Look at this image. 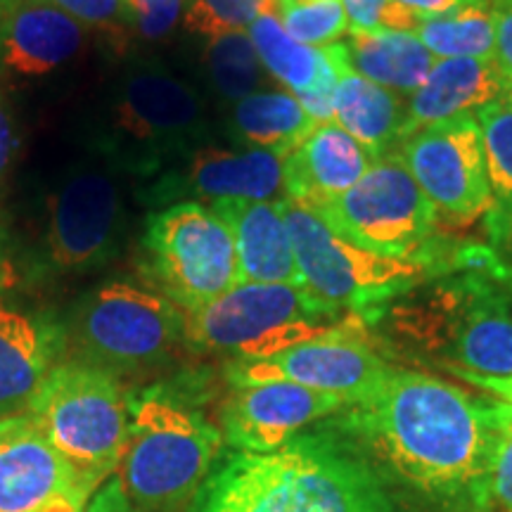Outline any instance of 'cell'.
I'll use <instances>...</instances> for the list:
<instances>
[{"mask_svg":"<svg viewBox=\"0 0 512 512\" xmlns=\"http://www.w3.org/2000/svg\"><path fill=\"white\" fill-rule=\"evenodd\" d=\"M344 411V427L434 503L460 512L494 503L491 477L512 420L508 403L392 366L366 399Z\"/></svg>","mask_w":512,"mask_h":512,"instance_id":"obj_1","label":"cell"},{"mask_svg":"<svg viewBox=\"0 0 512 512\" xmlns=\"http://www.w3.org/2000/svg\"><path fill=\"white\" fill-rule=\"evenodd\" d=\"M188 512H411L356 444L299 434L271 453L216 460Z\"/></svg>","mask_w":512,"mask_h":512,"instance_id":"obj_2","label":"cell"},{"mask_svg":"<svg viewBox=\"0 0 512 512\" xmlns=\"http://www.w3.org/2000/svg\"><path fill=\"white\" fill-rule=\"evenodd\" d=\"M223 434L176 394L152 387L131 396L128 444L117 477L143 512L190 503L219 460Z\"/></svg>","mask_w":512,"mask_h":512,"instance_id":"obj_3","label":"cell"},{"mask_svg":"<svg viewBox=\"0 0 512 512\" xmlns=\"http://www.w3.org/2000/svg\"><path fill=\"white\" fill-rule=\"evenodd\" d=\"M368 318L318 304L302 285L240 283L204 309L188 313L185 339L235 361L268 358L304 342L366 337Z\"/></svg>","mask_w":512,"mask_h":512,"instance_id":"obj_4","label":"cell"},{"mask_svg":"<svg viewBox=\"0 0 512 512\" xmlns=\"http://www.w3.org/2000/svg\"><path fill=\"white\" fill-rule=\"evenodd\" d=\"M396 332L465 380L512 377V302L477 275L446 280L394 311Z\"/></svg>","mask_w":512,"mask_h":512,"instance_id":"obj_5","label":"cell"},{"mask_svg":"<svg viewBox=\"0 0 512 512\" xmlns=\"http://www.w3.org/2000/svg\"><path fill=\"white\" fill-rule=\"evenodd\" d=\"M27 415L72 467L88 496L121 465L131 396L105 370L76 361L60 363L41 384Z\"/></svg>","mask_w":512,"mask_h":512,"instance_id":"obj_6","label":"cell"},{"mask_svg":"<svg viewBox=\"0 0 512 512\" xmlns=\"http://www.w3.org/2000/svg\"><path fill=\"white\" fill-rule=\"evenodd\" d=\"M299 285L335 311L375 316V309L418 287L432 271L427 256H389L356 245L304 204L283 200Z\"/></svg>","mask_w":512,"mask_h":512,"instance_id":"obj_7","label":"cell"},{"mask_svg":"<svg viewBox=\"0 0 512 512\" xmlns=\"http://www.w3.org/2000/svg\"><path fill=\"white\" fill-rule=\"evenodd\" d=\"M183 337L185 318L178 306L131 283H107L86 294L67 330L74 361L114 377L159 366Z\"/></svg>","mask_w":512,"mask_h":512,"instance_id":"obj_8","label":"cell"},{"mask_svg":"<svg viewBox=\"0 0 512 512\" xmlns=\"http://www.w3.org/2000/svg\"><path fill=\"white\" fill-rule=\"evenodd\" d=\"M143 271L185 313L204 309L240 285L233 233L200 202L169 204L147 219Z\"/></svg>","mask_w":512,"mask_h":512,"instance_id":"obj_9","label":"cell"},{"mask_svg":"<svg viewBox=\"0 0 512 512\" xmlns=\"http://www.w3.org/2000/svg\"><path fill=\"white\" fill-rule=\"evenodd\" d=\"M207 131L202 98L190 83L157 62H136L121 76L112 107V152L117 166L155 174Z\"/></svg>","mask_w":512,"mask_h":512,"instance_id":"obj_10","label":"cell"},{"mask_svg":"<svg viewBox=\"0 0 512 512\" xmlns=\"http://www.w3.org/2000/svg\"><path fill=\"white\" fill-rule=\"evenodd\" d=\"M316 214L356 245L389 256H420L437 226V209L394 155L373 162L354 188Z\"/></svg>","mask_w":512,"mask_h":512,"instance_id":"obj_11","label":"cell"},{"mask_svg":"<svg viewBox=\"0 0 512 512\" xmlns=\"http://www.w3.org/2000/svg\"><path fill=\"white\" fill-rule=\"evenodd\" d=\"M117 162L74 166L50 204L48 261L60 271H88L117 252L126 221V202Z\"/></svg>","mask_w":512,"mask_h":512,"instance_id":"obj_12","label":"cell"},{"mask_svg":"<svg viewBox=\"0 0 512 512\" xmlns=\"http://www.w3.org/2000/svg\"><path fill=\"white\" fill-rule=\"evenodd\" d=\"M401 162L437 209V216L475 221L489 214L482 128L475 114L439 121L401 143Z\"/></svg>","mask_w":512,"mask_h":512,"instance_id":"obj_13","label":"cell"},{"mask_svg":"<svg viewBox=\"0 0 512 512\" xmlns=\"http://www.w3.org/2000/svg\"><path fill=\"white\" fill-rule=\"evenodd\" d=\"M389 363L363 335H339L304 342L280 354L254 361H233L228 380L235 387L261 382H292L330 394L347 406L363 401L389 373Z\"/></svg>","mask_w":512,"mask_h":512,"instance_id":"obj_14","label":"cell"},{"mask_svg":"<svg viewBox=\"0 0 512 512\" xmlns=\"http://www.w3.org/2000/svg\"><path fill=\"white\" fill-rule=\"evenodd\" d=\"M285 197V157L245 147H197L181 166L150 185L145 200L169 207V202H280Z\"/></svg>","mask_w":512,"mask_h":512,"instance_id":"obj_15","label":"cell"},{"mask_svg":"<svg viewBox=\"0 0 512 512\" xmlns=\"http://www.w3.org/2000/svg\"><path fill=\"white\" fill-rule=\"evenodd\" d=\"M337 396L313 392L292 382H261L235 387L221 413L223 441L242 453H271L290 444L313 422L344 411Z\"/></svg>","mask_w":512,"mask_h":512,"instance_id":"obj_16","label":"cell"},{"mask_svg":"<svg viewBox=\"0 0 512 512\" xmlns=\"http://www.w3.org/2000/svg\"><path fill=\"white\" fill-rule=\"evenodd\" d=\"M57 498L91 496L27 413L0 420V512H38Z\"/></svg>","mask_w":512,"mask_h":512,"instance_id":"obj_17","label":"cell"},{"mask_svg":"<svg viewBox=\"0 0 512 512\" xmlns=\"http://www.w3.org/2000/svg\"><path fill=\"white\" fill-rule=\"evenodd\" d=\"M86 31L48 0H22L0 17V64L19 76H46L79 53Z\"/></svg>","mask_w":512,"mask_h":512,"instance_id":"obj_18","label":"cell"},{"mask_svg":"<svg viewBox=\"0 0 512 512\" xmlns=\"http://www.w3.org/2000/svg\"><path fill=\"white\" fill-rule=\"evenodd\" d=\"M373 159L335 121L320 124L285 157L287 197L320 211L361 181Z\"/></svg>","mask_w":512,"mask_h":512,"instance_id":"obj_19","label":"cell"},{"mask_svg":"<svg viewBox=\"0 0 512 512\" xmlns=\"http://www.w3.org/2000/svg\"><path fill=\"white\" fill-rule=\"evenodd\" d=\"M247 34L266 72L283 83L287 93L302 102L318 124H330L335 112L337 72L328 46L313 48L294 41L275 12L256 17Z\"/></svg>","mask_w":512,"mask_h":512,"instance_id":"obj_20","label":"cell"},{"mask_svg":"<svg viewBox=\"0 0 512 512\" xmlns=\"http://www.w3.org/2000/svg\"><path fill=\"white\" fill-rule=\"evenodd\" d=\"M508 91L512 86L494 57L437 60L427 81L406 100V138L439 121L477 114Z\"/></svg>","mask_w":512,"mask_h":512,"instance_id":"obj_21","label":"cell"},{"mask_svg":"<svg viewBox=\"0 0 512 512\" xmlns=\"http://www.w3.org/2000/svg\"><path fill=\"white\" fill-rule=\"evenodd\" d=\"M233 233L240 283L299 285L294 247L280 202L228 200L209 204Z\"/></svg>","mask_w":512,"mask_h":512,"instance_id":"obj_22","label":"cell"},{"mask_svg":"<svg viewBox=\"0 0 512 512\" xmlns=\"http://www.w3.org/2000/svg\"><path fill=\"white\" fill-rule=\"evenodd\" d=\"M328 50L337 72L332 121L377 162L406 138V102L399 98V93L377 86L358 74L349 64L342 41L332 43Z\"/></svg>","mask_w":512,"mask_h":512,"instance_id":"obj_23","label":"cell"},{"mask_svg":"<svg viewBox=\"0 0 512 512\" xmlns=\"http://www.w3.org/2000/svg\"><path fill=\"white\" fill-rule=\"evenodd\" d=\"M57 332L15 306L0 304V420L29 411L53 370Z\"/></svg>","mask_w":512,"mask_h":512,"instance_id":"obj_24","label":"cell"},{"mask_svg":"<svg viewBox=\"0 0 512 512\" xmlns=\"http://www.w3.org/2000/svg\"><path fill=\"white\" fill-rule=\"evenodd\" d=\"M344 41L349 64L377 86L401 95H413L430 76L434 57L415 34L403 31H347Z\"/></svg>","mask_w":512,"mask_h":512,"instance_id":"obj_25","label":"cell"},{"mask_svg":"<svg viewBox=\"0 0 512 512\" xmlns=\"http://www.w3.org/2000/svg\"><path fill=\"white\" fill-rule=\"evenodd\" d=\"M320 124L287 91H259L235 102L230 112V136L245 150H264L287 157Z\"/></svg>","mask_w":512,"mask_h":512,"instance_id":"obj_26","label":"cell"},{"mask_svg":"<svg viewBox=\"0 0 512 512\" xmlns=\"http://www.w3.org/2000/svg\"><path fill=\"white\" fill-rule=\"evenodd\" d=\"M482 128L486 181L491 207L489 226L494 240H510L512 235V91L484 105L477 114Z\"/></svg>","mask_w":512,"mask_h":512,"instance_id":"obj_27","label":"cell"},{"mask_svg":"<svg viewBox=\"0 0 512 512\" xmlns=\"http://www.w3.org/2000/svg\"><path fill=\"white\" fill-rule=\"evenodd\" d=\"M204 64L211 88L233 105L259 93L268 74L247 31H233L207 41Z\"/></svg>","mask_w":512,"mask_h":512,"instance_id":"obj_28","label":"cell"},{"mask_svg":"<svg viewBox=\"0 0 512 512\" xmlns=\"http://www.w3.org/2000/svg\"><path fill=\"white\" fill-rule=\"evenodd\" d=\"M422 46L437 57H494V17L489 5L432 17L415 31Z\"/></svg>","mask_w":512,"mask_h":512,"instance_id":"obj_29","label":"cell"},{"mask_svg":"<svg viewBox=\"0 0 512 512\" xmlns=\"http://www.w3.org/2000/svg\"><path fill=\"white\" fill-rule=\"evenodd\" d=\"M275 17L294 41L313 48L337 43L349 31L342 0H273Z\"/></svg>","mask_w":512,"mask_h":512,"instance_id":"obj_30","label":"cell"},{"mask_svg":"<svg viewBox=\"0 0 512 512\" xmlns=\"http://www.w3.org/2000/svg\"><path fill=\"white\" fill-rule=\"evenodd\" d=\"M275 12L273 0H183V27L190 34L211 38L247 31L256 17Z\"/></svg>","mask_w":512,"mask_h":512,"instance_id":"obj_31","label":"cell"},{"mask_svg":"<svg viewBox=\"0 0 512 512\" xmlns=\"http://www.w3.org/2000/svg\"><path fill=\"white\" fill-rule=\"evenodd\" d=\"M48 3L67 12L86 29H100L107 34H124L128 29L136 31L128 0H48Z\"/></svg>","mask_w":512,"mask_h":512,"instance_id":"obj_32","label":"cell"},{"mask_svg":"<svg viewBox=\"0 0 512 512\" xmlns=\"http://www.w3.org/2000/svg\"><path fill=\"white\" fill-rule=\"evenodd\" d=\"M133 24L145 38H162L174 29L183 12V0H128Z\"/></svg>","mask_w":512,"mask_h":512,"instance_id":"obj_33","label":"cell"},{"mask_svg":"<svg viewBox=\"0 0 512 512\" xmlns=\"http://www.w3.org/2000/svg\"><path fill=\"white\" fill-rule=\"evenodd\" d=\"M494 17V60L512 86V0H491Z\"/></svg>","mask_w":512,"mask_h":512,"instance_id":"obj_34","label":"cell"},{"mask_svg":"<svg viewBox=\"0 0 512 512\" xmlns=\"http://www.w3.org/2000/svg\"><path fill=\"white\" fill-rule=\"evenodd\" d=\"M491 496L494 503L505 512H512V420L505 427L501 444L494 460V477H491Z\"/></svg>","mask_w":512,"mask_h":512,"instance_id":"obj_35","label":"cell"},{"mask_svg":"<svg viewBox=\"0 0 512 512\" xmlns=\"http://www.w3.org/2000/svg\"><path fill=\"white\" fill-rule=\"evenodd\" d=\"M349 17V31L380 29V15L387 0H342Z\"/></svg>","mask_w":512,"mask_h":512,"instance_id":"obj_36","label":"cell"},{"mask_svg":"<svg viewBox=\"0 0 512 512\" xmlns=\"http://www.w3.org/2000/svg\"><path fill=\"white\" fill-rule=\"evenodd\" d=\"M88 512H143L138 505L128 501V496L121 489L119 479H112L95 494L93 503L88 505Z\"/></svg>","mask_w":512,"mask_h":512,"instance_id":"obj_37","label":"cell"},{"mask_svg":"<svg viewBox=\"0 0 512 512\" xmlns=\"http://www.w3.org/2000/svg\"><path fill=\"white\" fill-rule=\"evenodd\" d=\"M399 3L420 12L425 19H432L441 15H451V12L465 8H475V5H489L491 0H399Z\"/></svg>","mask_w":512,"mask_h":512,"instance_id":"obj_38","label":"cell"},{"mask_svg":"<svg viewBox=\"0 0 512 512\" xmlns=\"http://www.w3.org/2000/svg\"><path fill=\"white\" fill-rule=\"evenodd\" d=\"M15 147H17L15 128H12L8 107H5L3 95H0V178H3L5 171H8L12 155H15Z\"/></svg>","mask_w":512,"mask_h":512,"instance_id":"obj_39","label":"cell"},{"mask_svg":"<svg viewBox=\"0 0 512 512\" xmlns=\"http://www.w3.org/2000/svg\"><path fill=\"white\" fill-rule=\"evenodd\" d=\"M472 384H479V387L486 389V392L496 394L503 403H508L512 411V377L508 380H470Z\"/></svg>","mask_w":512,"mask_h":512,"instance_id":"obj_40","label":"cell"},{"mask_svg":"<svg viewBox=\"0 0 512 512\" xmlns=\"http://www.w3.org/2000/svg\"><path fill=\"white\" fill-rule=\"evenodd\" d=\"M17 3H22V0H0V17H3L5 12H10L12 8H15Z\"/></svg>","mask_w":512,"mask_h":512,"instance_id":"obj_41","label":"cell"},{"mask_svg":"<svg viewBox=\"0 0 512 512\" xmlns=\"http://www.w3.org/2000/svg\"><path fill=\"white\" fill-rule=\"evenodd\" d=\"M0 245H3V228H0Z\"/></svg>","mask_w":512,"mask_h":512,"instance_id":"obj_42","label":"cell"},{"mask_svg":"<svg viewBox=\"0 0 512 512\" xmlns=\"http://www.w3.org/2000/svg\"><path fill=\"white\" fill-rule=\"evenodd\" d=\"M510 240H512V235H510Z\"/></svg>","mask_w":512,"mask_h":512,"instance_id":"obj_43","label":"cell"}]
</instances>
